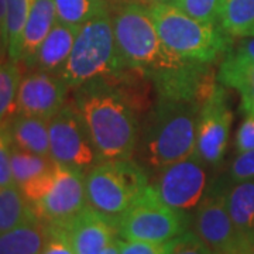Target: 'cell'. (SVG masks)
Returning <instances> with one entry per match:
<instances>
[{
	"instance_id": "6da1fadb",
	"label": "cell",
	"mask_w": 254,
	"mask_h": 254,
	"mask_svg": "<svg viewBox=\"0 0 254 254\" xmlns=\"http://www.w3.org/2000/svg\"><path fill=\"white\" fill-rule=\"evenodd\" d=\"M72 103L91 134L100 161L133 158L140 127L137 109L123 92L100 78L76 88Z\"/></svg>"
},
{
	"instance_id": "7a4b0ae2",
	"label": "cell",
	"mask_w": 254,
	"mask_h": 254,
	"mask_svg": "<svg viewBox=\"0 0 254 254\" xmlns=\"http://www.w3.org/2000/svg\"><path fill=\"white\" fill-rule=\"evenodd\" d=\"M199 110L200 103L193 100L158 98L138 133L136 153L141 163L160 170L193 154Z\"/></svg>"
},
{
	"instance_id": "3957f363",
	"label": "cell",
	"mask_w": 254,
	"mask_h": 254,
	"mask_svg": "<svg viewBox=\"0 0 254 254\" xmlns=\"http://www.w3.org/2000/svg\"><path fill=\"white\" fill-rule=\"evenodd\" d=\"M148 9L163 46L181 60L215 64L233 46V37L219 24L190 17L168 1L155 3Z\"/></svg>"
},
{
	"instance_id": "277c9868",
	"label": "cell",
	"mask_w": 254,
	"mask_h": 254,
	"mask_svg": "<svg viewBox=\"0 0 254 254\" xmlns=\"http://www.w3.org/2000/svg\"><path fill=\"white\" fill-rule=\"evenodd\" d=\"M112 26L119 61L123 68L147 76L151 71L178 60L163 46L150 9L143 4L122 3L112 16Z\"/></svg>"
},
{
	"instance_id": "5b68a950",
	"label": "cell",
	"mask_w": 254,
	"mask_h": 254,
	"mask_svg": "<svg viewBox=\"0 0 254 254\" xmlns=\"http://www.w3.org/2000/svg\"><path fill=\"white\" fill-rule=\"evenodd\" d=\"M88 205L109 218L115 225L137 200L150 181L141 164L126 160H103L85 174Z\"/></svg>"
},
{
	"instance_id": "8992f818",
	"label": "cell",
	"mask_w": 254,
	"mask_h": 254,
	"mask_svg": "<svg viewBox=\"0 0 254 254\" xmlns=\"http://www.w3.org/2000/svg\"><path fill=\"white\" fill-rule=\"evenodd\" d=\"M123 69L126 68L119 61L112 16L106 11L81 26L61 76L69 89H76Z\"/></svg>"
},
{
	"instance_id": "52a82bcc",
	"label": "cell",
	"mask_w": 254,
	"mask_h": 254,
	"mask_svg": "<svg viewBox=\"0 0 254 254\" xmlns=\"http://www.w3.org/2000/svg\"><path fill=\"white\" fill-rule=\"evenodd\" d=\"M190 216L187 212L165 205L151 188L137 200L116 223L119 239L165 243L190 227Z\"/></svg>"
},
{
	"instance_id": "ba28073f",
	"label": "cell",
	"mask_w": 254,
	"mask_h": 254,
	"mask_svg": "<svg viewBox=\"0 0 254 254\" xmlns=\"http://www.w3.org/2000/svg\"><path fill=\"white\" fill-rule=\"evenodd\" d=\"M50 157L55 163L88 171L100 157L91 134L73 103H65L63 109L48 120Z\"/></svg>"
},
{
	"instance_id": "9c48e42d",
	"label": "cell",
	"mask_w": 254,
	"mask_h": 254,
	"mask_svg": "<svg viewBox=\"0 0 254 254\" xmlns=\"http://www.w3.org/2000/svg\"><path fill=\"white\" fill-rule=\"evenodd\" d=\"M206 163L196 153L187 158L157 170V177L150 182L155 195L165 205L188 212L196 208L205 196L208 174Z\"/></svg>"
},
{
	"instance_id": "30bf717a",
	"label": "cell",
	"mask_w": 254,
	"mask_h": 254,
	"mask_svg": "<svg viewBox=\"0 0 254 254\" xmlns=\"http://www.w3.org/2000/svg\"><path fill=\"white\" fill-rule=\"evenodd\" d=\"M158 98L193 100L203 103L218 86L213 64L195 63L178 58L173 64L154 69L145 76Z\"/></svg>"
},
{
	"instance_id": "8fae6325",
	"label": "cell",
	"mask_w": 254,
	"mask_h": 254,
	"mask_svg": "<svg viewBox=\"0 0 254 254\" xmlns=\"http://www.w3.org/2000/svg\"><path fill=\"white\" fill-rule=\"evenodd\" d=\"M85 174L83 170L57 163L51 188L33 205L37 218L51 226H65L88 208Z\"/></svg>"
},
{
	"instance_id": "7c38bea8",
	"label": "cell",
	"mask_w": 254,
	"mask_h": 254,
	"mask_svg": "<svg viewBox=\"0 0 254 254\" xmlns=\"http://www.w3.org/2000/svg\"><path fill=\"white\" fill-rule=\"evenodd\" d=\"M233 113L227 102L226 86L220 82L208 99L200 105L195 153L206 163L216 167L223 161L229 144Z\"/></svg>"
},
{
	"instance_id": "4fadbf2b",
	"label": "cell",
	"mask_w": 254,
	"mask_h": 254,
	"mask_svg": "<svg viewBox=\"0 0 254 254\" xmlns=\"http://www.w3.org/2000/svg\"><path fill=\"white\" fill-rule=\"evenodd\" d=\"M193 233L213 254L242 250L240 239L229 215L226 190L215 185L202 198L193 215Z\"/></svg>"
},
{
	"instance_id": "5bb4252c",
	"label": "cell",
	"mask_w": 254,
	"mask_h": 254,
	"mask_svg": "<svg viewBox=\"0 0 254 254\" xmlns=\"http://www.w3.org/2000/svg\"><path fill=\"white\" fill-rule=\"evenodd\" d=\"M68 91L61 75L31 69L20 82L16 113L50 120L65 106Z\"/></svg>"
},
{
	"instance_id": "9a60e30c",
	"label": "cell",
	"mask_w": 254,
	"mask_h": 254,
	"mask_svg": "<svg viewBox=\"0 0 254 254\" xmlns=\"http://www.w3.org/2000/svg\"><path fill=\"white\" fill-rule=\"evenodd\" d=\"M63 227L73 254H102L118 235L115 222L91 206Z\"/></svg>"
},
{
	"instance_id": "2e32d148",
	"label": "cell",
	"mask_w": 254,
	"mask_h": 254,
	"mask_svg": "<svg viewBox=\"0 0 254 254\" xmlns=\"http://www.w3.org/2000/svg\"><path fill=\"white\" fill-rule=\"evenodd\" d=\"M79 28L81 26H69L57 20L46 40L38 47L34 57L26 65L30 69L61 75L71 55Z\"/></svg>"
},
{
	"instance_id": "e0dca14e",
	"label": "cell",
	"mask_w": 254,
	"mask_h": 254,
	"mask_svg": "<svg viewBox=\"0 0 254 254\" xmlns=\"http://www.w3.org/2000/svg\"><path fill=\"white\" fill-rule=\"evenodd\" d=\"M226 205L242 250H254V178L226 190Z\"/></svg>"
},
{
	"instance_id": "ac0fdd59",
	"label": "cell",
	"mask_w": 254,
	"mask_h": 254,
	"mask_svg": "<svg viewBox=\"0 0 254 254\" xmlns=\"http://www.w3.org/2000/svg\"><path fill=\"white\" fill-rule=\"evenodd\" d=\"M218 81L239 92L240 108L246 113L254 112V63L233 54L230 50L219 65Z\"/></svg>"
},
{
	"instance_id": "d6986e66",
	"label": "cell",
	"mask_w": 254,
	"mask_h": 254,
	"mask_svg": "<svg viewBox=\"0 0 254 254\" xmlns=\"http://www.w3.org/2000/svg\"><path fill=\"white\" fill-rule=\"evenodd\" d=\"M4 127L14 147L33 154L50 157L48 120L16 113Z\"/></svg>"
},
{
	"instance_id": "ffe728a7",
	"label": "cell",
	"mask_w": 254,
	"mask_h": 254,
	"mask_svg": "<svg viewBox=\"0 0 254 254\" xmlns=\"http://www.w3.org/2000/svg\"><path fill=\"white\" fill-rule=\"evenodd\" d=\"M57 21L54 0H31L27 24L23 34V51L20 64H27L46 40Z\"/></svg>"
},
{
	"instance_id": "44dd1931",
	"label": "cell",
	"mask_w": 254,
	"mask_h": 254,
	"mask_svg": "<svg viewBox=\"0 0 254 254\" xmlns=\"http://www.w3.org/2000/svg\"><path fill=\"white\" fill-rule=\"evenodd\" d=\"M50 235V226L40 218L0 235V254H40Z\"/></svg>"
},
{
	"instance_id": "7402d4cb",
	"label": "cell",
	"mask_w": 254,
	"mask_h": 254,
	"mask_svg": "<svg viewBox=\"0 0 254 254\" xmlns=\"http://www.w3.org/2000/svg\"><path fill=\"white\" fill-rule=\"evenodd\" d=\"M33 205L17 185L0 188V235L36 218Z\"/></svg>"
},
{
	"instance_id": "603a6c76",
	"label": "cell",
	"mask_w": 254,
	"mask_h": 254,
	"mask_svg": "<svg viewBox=\"0 0 254 254\" xmlns=\"http://www.w3.org/2000/svg\"><path fill=\"white\" fill-rule=\"evenodd\" d=\"M31 0H7L6 14V44L7 57L14 63H20L23 51V34L27 24Z\"/></svg>"
},
{
	"instance_id": "cb8c5ba5",
	"label": "cell",
	"mask_w": 254,
	"mask_h": 254,
	"mask_svg": "<svg viewBox=\"0 0 254 254\" xmlns=\"http://www.w3.org/2000/svg\"><path fill=\"white\" fill-rule=\"evenodd\" d=\"M219 26L233 38L249 36L254 28V0H225Z\"/></svg>"
},
{
	"instance_id": "d4e9b609",
	"label": "cell",
	"mask_w": 254,
	"mask_h": 254,
	"mask_svg": "<svg viewBox=\"0 0 254 254\" xmlns=\"http://www.w3.org/2000/svg\"><path fill=\"white\" fill-rule=\"evenodd\" d=\"M20 63L0 60V126H4L16 115L18 86L21 82Z\"/></svg>"
},
{
	"instance_id": "484cf974",
	"label": "cell",
	"mask_w": 254,
	"mask_h": 254,
	"mask_svg": "<svg viewBox=\"0 0 254 254\" xmlns=\"http://www.w3.org/2000/svg\"><path fill=\"white\" fill-rule=\"evenodd\" d=\"M57 20L69 26H83L109 11L106 0H54Z\"/></svg>"
},
{
	"instance_id": "4316f807",
	"label": "cell",
	"mask_w": 254,
	"mask_h": 254,
	"mask_svg": "<svg viewBox=\"0 0 254 254\" xmlns=\"http://www.w3.org/2000/svg\"><path fill=\"white\" fill-rule=\"evenodd\" d=\"M54 164L55 161L51 157L33 154L11 144V174L14 185L17 187L48 171Z\"/></svg>"
},
{
	"instance_id": "83f0119b",
	"label": "cell",
	"mask_w": 254,
	"mask_h": 254,
	"mask_svg": "<svg viewBox=\"0 0 254 254\" xmlns=\"http://www.w3.org/2000/svg\"><path fill=\"white\" fill-rule=\"evenodd\" d=\"M190 17L209 24H219L225 0H167Z\"/></svg>"
},
{
	"instance_id": "f1b7e54d",
	"label": "cell",
	"mask_w": 254,
	"mask_h": 254,
	"mask_svg": "<svg viewBox=\"0 0 254 254\" xmlns=\"http://www.w3.org/2000/svg\"><path fill=\"white\" fill-rule=\"evenodd\" d=\"M55 167H57V163L48 171L37 175L33 180H30L26 184H23L21 187H18L20 190H21V193L24 195V198L31 205H36L37 202L50 190L55 178Z\"/></svg>"
},
{
	"instance_id": "f546056e",
	"label": "cell",
	"mask_w": 254,
	"mask_h": 254,
	"mask_svg": "<svg viewBox=\"0 0 254 254\" xmlns=\"http://www.w3.org/2000/svg\"><path fill=\"white\" fill-rule=\"evenodd\" d=\"M167 254H213V252L193 232L187 230L170 240Z\"/></svg>"
},
{
	"instance_id": "4dcf8cb0",
	"label": "cell",
	"mask_w": 254,
	"mask_h": 254,
	"mask_svg": "<svg viewBox=\"0 0 254 254\" xmlns=\"http://www.w3.org/2000/svg\"><path fill=\"white\" fill-rule=\"evenodd\" d=\"M14 185L11 174V141L4 126H0V188Z\"/></svg>"
},
{
	"instance_id": "1f68e13d",
	"label": "cell",
	"mask_w": 254,
	"mask_h": 254,
	"mask_svg": "<svg viewBox=\"0 0 254 254\" xmlns=\"http://www.w3.org/2000/svg\"><path fill=\"white\" fill-rule=\"evenodd\" d=\"M230 178L235 182L247 181L254 178V148L237 154L230 165Z\"/></svg>"
},
{
	"instance_id": "d6a6232c",
	"label": "cell",
	"mask_w": 254,
	"mask_h": 254,
	"mask_svg": "<svg viewBox=\"0 0 254 254\" xmlns=\"http://www.w3.org/2000/svg\"><path fill=\"white\" fill-rule=\"evenodd\" d=\"M50 226V235L40 254H73L63 226Z\"/></svg>"
},
{
	"instance_id": "836d02e7",
	"label": "cell",
	"mask_w": 254,
	"mask_h": 254,
	"mask_svg": "<svg viewBox=\"0 0 254 254\" xmlns=\"http://www.w3.org/2000/svg\"><path fill=\"white\" fill-rule=\"evenodd\" d=\"M168 243H153L140 240H123L119 239L120 254H167Z\"/></svg>"
},
{
	"instance_id": "e575fe53",
	"label": "cell",
	"mask_w": 254,
	"mask_h": 254,
	"mask_svg": "<svg viewBox=\"0 0 254 254\" xmlns=\"http://www.w3.org/2000/svg\"><path fill=\"white\" fill-rule=\"evenodd\" d=\"M254 148V112L246 113L243 122L237 128L235 138V150L237 154Z\"/></svg>"
},
{
	"instance_id": "d590c367",
	"label": "cell",
	"mask_w": 254,
	"mask_h": 254,
	"mask_svg": "<svg viewBox=\"0 0 254 254\" xmlns=\"http://www.w3.org/2000/svg\"><path fill=\"white\" fill-rule=\"evenodd\" d=\"M230 51L254 63V37H239V41L233 43Z\"/></svg>"
},
{
	"instance_id": "8d00e7d4",
	"label": "cell",
	"mask_w": 254,
	"mask_h": 254,
	"mask_svg": "<svg viewBox=\"0 0 254 254\" xmlns=\"http://www.w3.org/2000/svg\"><path fill=\"white\" fill-rule=\"evenodd\" d=\"M6 14H7V0H0V31L6 38Z\"/></svg>"
},
{
	"instance_id": "74e56055",
	"label": "cell",
	"mask_w": 254,
	"mask_h": 254,
	"mask_svg": "<svg viewBox=\"0 0 254 254\" xmlns=\"http://www.w3.org/2000/svg\"><path fill=\"white\" fill-rule=\"evenodd\" d=\"M102 254H120V247H119V239H115L109 243V246L102 252Z\"/></svg>"
},
{
	"instance_id": "f35d334b",
	"label": "cell",
	"mask_w": 254,
	"mask_h": 254,
	"mask_svg": "<svg viewBox=\"0 0 254 254\" xmlns=\"http://www.w3.org/2000/svg\"><path fill=\"white\" fill-rule=\"evenodd\" d=\"M7 53V44H6V38L3 36V33L0 31V60H3L4 54Z\"/></svg>"
},
{
	"instance_id": "ab89813d",
	"label": "cell",
	"mask_w": 254,
	"mask_h": 254,
	"mask_svg": "<svg viewBox=\"0 0 254 254\" xmlns=\"http://www.w3.org/2000/svg\"><path fill=\"white\" fill-rule=\"evenodd\" d=\"M223 254H254V250H233V252H227Z\"/></svg>"
},
{
	"instance_id": "60d3db41",
	"label": "cell",
	"mask_w": 254,
	"mask_h": 254,
	"mask_svg": "<svg viewBox=\"0 0 254 254\" xmlns=\"http://www.w3.org/2000/svg\"><path fill=\"white\" fill-rule=\"evenodd\" d=\"M246 37H254V28L250 31V33H249V36H246Z\"/></svg>"
}]
</instances>
